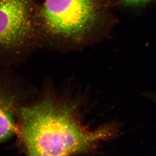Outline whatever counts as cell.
Instances as JSON below:
<instances>
[{
	"instance_id": "1",
	"label": "cell",
	"mask_w": 156,
	"mask_h": 156,
	"mask_svg": "<svg viewBox=\"0 0 156 156\" xmlns=\"http://www.w3.org/2000/svg\"><path fill=\"white\" fill-rule=\"evenodd\" d=\"M117 0H44L37 22L41 47L76 49L107 33Z\"/></svg>"
},
{
	"instance_id": "2",
	"label": "cell",
	"mask_w": 156,
	"mask_h": 156,
	"mask_svg": "<svg viewBox=\"0 0 156 156\" xmlns=\"http://www.w3.org/2000/svg\"><path fill=\"white\" fill-rule=\"evenodd\" d=\"M19 133L28 155L63 156L82 152L110 135L109 128L87 131L66 107L47 99L21 108Z\"/></svg>"
},
{
	"instance_id": "3",
	"label": "cell",
	"mask_w": 156,
	"mask_h": 156,
	"mask_svg": "<svg viewBox=\"0 0 156 156\" xmlns=\"http://www.w3.org/2000/svg\"><path fill=\"white\" fill-rule=\"evenodd\" d=\"M38 0H0V60L28 56L41 47Z\"/></svg>"
},
{
	"instance_id": "4",
	"label": "cell",
	"mask_w": 156,
	"mask_h": 156,
	"mask_svg": "<svg viewBox=\"0 0 156 156\" xmlns=\"http://www.w3.org/2000/svg\"><path fill=\"white\" fill-rule=\"evenodd\" d=\"M0 92V142L10 137L16 130L14 101Z\"/></svg>"
},
{
	"instance_id": "5",
	"label": "cell",
	"mask_w": 156,
	"mask_h": 156,
	"mask_svg": "<svg viewBox=\"0 0 156 156\" xmlns=\"http://www.w3.org/2000/svg\"><path fill=\"white\" fill-rule=\"evenodd\" d=\"M152 0H117L118 4L128 7H137L147 4Z\"/></svg>"
}]
</instances>
